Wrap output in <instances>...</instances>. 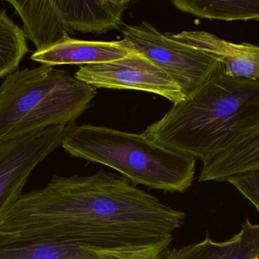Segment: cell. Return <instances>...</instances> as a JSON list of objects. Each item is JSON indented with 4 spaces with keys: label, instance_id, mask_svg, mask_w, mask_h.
I'll return each mask as SVG.
<instances>
[{
    "label": "cell",
    "instance_id": "cell-1",
    "mask_svg": "<svg viewBox=\"0 0 259 259\" xmlns=\"http://www.w3.org/2000/svg\"><path fill=\"white\" fill-rule=\"evenodd\" d=\"M186 214L121 175L54 176L0 216V234L110 239L138 244L174 240Z\"/></svg>",
    "mask_w": 259,
    "mask_h": 259
},
{
    "label": "cell",
    "instance_id": "cell-2",
    "mask_svg": "<svg viewBox=\"0 0 259 259\" xmlns=\"http://www.w3.org/2000/svg\"><path fill=\"white\" fill-rule=\"evenodd\" d=\"M143 136L203 165L259 135V79L227 76L219 62L190 98L174 103Z\"/></svg>",
    "mask_w": 259,
    "mask_h": 259
},
{
    "label": "cell",
    "instance_id": "cell-3",
    "mask_svg": "<svg viewBox=\"0 0 259 259\" xmlns=\"http://www.w3.org/2000/svg\"><path fill=\"white\" fill-rule=\"evenodd\" d=\"M61 146L71 156L116 170L136 187L184 193L194 180L196 158L165 149L142 134L74 122L68 124Z\"/></svg>",
    "mask_w": 259,
    "mask_h": 259
},
{
    "label": "cell",
    "instance_id": "cell-4",
    "mask_svg": "<svg viewBox=\"0 0 259 259\" xmlns=\"http://www.w3.org/2000/svg\"><path fill=\"white\" fill-rule=\"evenodd\" d=\"M96 95L70 71L46 65L16 71L0 86V141L74 123Z\"/></svg>",
    "mask_w": 259,
    "mask_h": 259
},
{
    "label": "cell",
    "instance_id": "cell-5",
    "mask_svg": "<svg viewBox=\"0 0 259 259\" xmlns=\"http://www.w3.org/2000/svg\"><path fill=\"white\" fill-rule=\"evenodd\" d=\"M120 44L142 53L165 71L180 87L186 99L194 95L212 76L219 62L194 47L161 33L149 21L124 24Z\"/></svg>",
    "mask_w": 259,
    "mask_h": 259
},
{
    "label": "cell",
    "instance_id": "cell-6",
    "mask_svg": "<svg viewBox=\"0 0 259 259\" xmlns=\"http://www.w3.org/2000/svg\"><path fill=\"white\" fill-rule=\"evenodd\" d=\"M68 126H51L0 141V216L22 196L32 171L60 147Z\"/></svg>",
    "mask_w": 259,
    "mask_h": 259
},
{
    "label": "cell",
    "instance_id": "cell-7",
    "mask_svg": "<svg viewBox=\"0 0 259 259\" xmlns=\"http://www.w3.org/2000/svg\"><path fill=\"white\" fill-rule=\"evenodd\" d=\"M74 76L96 88L145 91L165 97L174 103L186 100L180 87L165 71L134 50L112 62L83 65Z\"/></svg>",
    "mask_w": 259,
    "mask_h": 259
},
{
    "label": "cell",
    "instance_id": "cell-8",
    "mask_svg": "<svg viewBox=\"0 0 259 259\" xmlns=\"http://www.w3.org/2000/svg\"><path fill=\"white\" fill-rule=\"evenodd\" d=\"M165 33L174 41L194 47L220 62L227 76L259 79L258 46L249 42H230L203 30Z\"/></svg>",
    "mask_w": 259,
    "mask_h": 259
},
{
    "label": "cell",
    "instance_id": "cell-9",
    "mask_svg": "<svg viewBox=\"0 0 259 259\" xmlns=\"http://www.w3.org/2000/svg\"><path fill=\"white\" fill-rule=\"evenodd\" d=\"M23 23V33L44 51L71 39L72 30L67 24L56 0H9Z\"/></svg>",
    "mask_w": 259,
    "mask_h": 259
},
{
    "label": "cell",
    "instance_id": "cell-10",
    "mask_svg": "<svg viewBox=\"0 0 259 259\" xmlns=\"http://www.w3.org/2000/svg\"><path fill=\"white\" fill-rule=\"evenodd\" d=\"M71 30L102 34L121 30L124 12L135 2L131 0H56Z\"/></svg>",
    "mask_w": 259,
    "mask_h": 259
},
{
    "label": "cell",
    "instance_id": "cell-11",
    "mask_svg": "<svg viewBox=\"0 0 259 259\" xmlns=\"http://www.w3.org/2000/svg\"><path fill=\"white\" fill-rule=\"evenodd\" d=\"M164 259H259V223L249 218L238 234L225 242H215L207 235L199 243L167 249Z\"/></svg>",
    "mask_w": 259,
    "mask_h": 259
},
{
    "label": "cell",
    "instance_id": "cell-12",
    "mask_svg": "<svg viewBox=\"0 0 259 259\" xmlns=\"http://www.w3.org/2000/svg\"><path fill=\"white\" fill-rule=\"evenodd\" d=\"M131 50L119 41H91L71 39L47 50L34 52L30 59L42 65L55 66L71 64L104 63L127 56Z\"/></svg>",
    "mask_w": 259,
    "mask_h": 259
},
{
    "label": "cell",
    "instance_id": "cell-13",
    "mask_svg": "<svg viewBox=\"0 0 259 259\" xmlns=\"http://www.w3.org/2000/svg\"><path fill=\"white\" fill-rule=\"evenodd\" d=\"M259 170V135L203 165L199 182H226L234 175Z\"/></svg>",
    "mask_w": 259,
    "mask_h": 259
},
{
    "label": "cell",
    "instance_id": "cell-14",
    "mask_svg": "<svg viewBox=\"0 0 259 259\" xmlns=\"http://www.w3.org/2000/svg\"><path fill=\"white\" fill-rule=\"evenodd\" d=\"M175 8L209 20L243 21L259 18V0H174Z\"/></svg>",
    "mask_w": 259,
    "mask_h": 259
},
{
    "label": "cell",
    "instance_id": "cell-15",
    "mask_svg": "<svg viewBox=\"0 0 259 259\" xmlns=\"http://www.w3.org/2000/svg\"><path fill=\"white\" fill-rule=\"evenodd\" d=\"M29 53L22 29L0 11V79L15 72L20 62Z\"/></svg>",
    "mask_w": 259,
    "mask_h": 259
},
{
    "label": "cell",
    "instance_id": "cell-16",
    "mask_svg": "<svg viewBox=\"0 0 259 259\" xmlns=\"http://www.w3.org/2000/svg\"><path fill=\"white\" fill-rule=\"evenodd\" d=\"M226 182L234 186L259 212V170H249L231 176Z\"/></svg>",
    "mask_w": 259,
    "mask_h": 259
},
{
    "label": "cell",
    "instance_id": "cell-17",
    "mask_svg": "<svg viewBox=\"0 0 259 259\" xmlns=\"http://www.w3.org/2000/svg\"><path fill=\"white\" fill-rule=\"evenodd\" d=\"M256 21H258V22L259 23V18H258V19H256Z\"/></svg>",
    "mask_w": 259,
    "mask_h": 259
}]
</instances>
